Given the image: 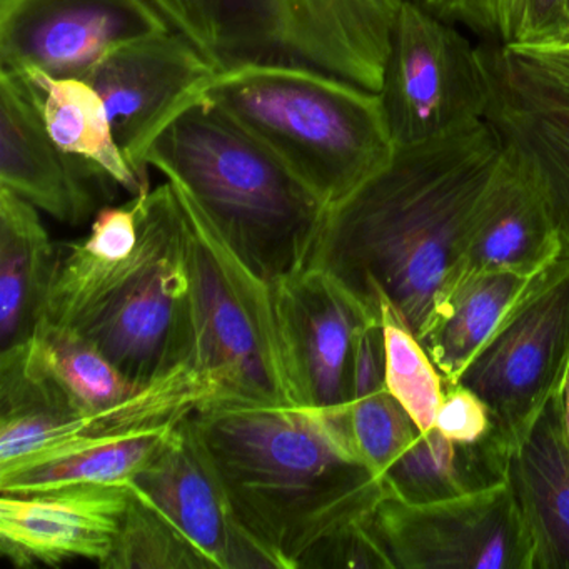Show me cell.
<instances>
[{
	"label": "cell",
	"mask_w": 569,
	"mask_h": 569,
	"mask_svg": "<svg viewBox=\"0 0 569 569\" xmlns=\"http://www.w3.org/2000/svg\"><path fill=\"white\" fill-rule=\"evenodd\" d=\"M144 162L191 199L266 281L308 268L328 206L204 94L159 132Z\"/></svg>",
	"instance_id": "cell-3"
},
{
	"label": "cell",
	"mask_w": 569,
	"mask_h": 569,
	"mask_svg": "<svg viewBox=\"0 0 569 569\" xmlns=\"http://www.w3.org/2000/svg\"><path fill=\"white\" fill-rule=\"evenodd\" d=\"M218 72L184 36L169 31L114 49L84 81L104 99L121 151L139 178L149 182V146L202 96Z\"/></svg>",
	"instance_id": "cell-13"
},
{
	"label": "cell",
	"mask_w": 569,
	"mask_h": 569,
	"mask_svg": "<svg viewBox=\"0 0 569 569\" xmlns=\"http://www.w3.org/2000/svg\"><path fill=\"white\" fill-rule=\"evenodd\" d=\"M21 74L38 91L46 128L66 152L98 166L131 196L151 189L126 159L116 139L104 99L88 81L52 78L39 71Z\"/></svg>",
	"instance_id": "cell-25"
},
{
	"label": "cell",
	"mask_w": 569,
	"mask_h": 569,
	"mask_svg": "<svg viewBox=\"0 0 569 569\" xmlns=\"http://www.w3.org/2000/svg\"><path fill=\"white\" fill-rule=\"evenodd\" d=\"M129 485H72L0 496V552L12 565L86 559L106 565L129 506Z\"/></svg>",
	"instance_id": "cell-16"
},
{
	"label": "cell",
	"mask_w": 569,
	"mask_h": 569,
	"mask_svg": "<svg viewBox=\"0 0 569 569\" xmlns=\"http://www.w3.org/2000/svg\"><path fill=\"white\" fill-rule=\"evenodd\" d=\"M274 291L296 402L326 411L348 408L359 338L381 319L312 266L276 282Z\"/></svg>",
	"instance_id": "cell-14"
},
{
	"label": "cell",
	"mask_w": 569,
	"mask_h": 569,
	"mask_svg": "<svg viewBox=\"0 0 569 569\" xmlns=\"http://www.w3.org/2000/svg\"><path fill=\"white\" fill-rule=\"evenodd\" d=\"M499 92L492 48L415 0L402 2L379 92L396 148L489 121Z\"/></svg>",
	"instance_id": "cell-8"
},
{
	"label": "cell",
	"mask_w": 569,
	"mask_h": 569,
	"mask_svg": "<svg viewBox=\"0 0 569 569\" xmlns=\"http://www.w3.org/2000/svg\"><path fill=\"white\" fill-rule=\"evenodd\" d=\"M204 98L281 159L328 208L396 156L379 92L315 69L239 66Z\"/></svg>",
	"instance_id": "cell-4"
},
{
	"label": "cell",
	"mask_w": 569,
	"mask_h": 569,
	"mask_svg": "<svg viewBox=\"0 0 569 569\" xmlns=\"http://www.w3.org/2000/svg\"><path fill=\"white\" fill-rule=\"evenodd\" d=\"M508 482L535 546L532 569H569V436L561 398L509 456Z\"/></svg>",
	"instance_id": "cell-20"
},
{
	"label": "cell",
	"mask_w": 569,
	"mask_h": 569,
	"mask_svg": "<svg viewBox=\"0 0 569 569\" xmlns=\"http://www.w3.org/2000/svg\"><path fill=\"white\" fill-rule=\"evenodd\" d=\"M346 412L356 449L378 476H382L421 431L386 386L381 321L369 325L359 338L351 401Z\"/></svg>",
	"instance_id": "cell-26"
},
{
	"label": "cell",
	"mask_w": 569,
	"mask_h": 569,
	"mask_svg": "<svg viewBox=\"0 0 569 569\" xmlns=\"http://www.w3.org/2000/svg\"><path fill=\"white\" fill-rule=\"evenodd\" d=\"M489 121L528 161L569 254V111L509 94L501 86Z\"/></svg>",
	"instance_id": "cell-27"
},
{
	"label": "cell",
	"mask_w": 569,
	"mask_h": 569,
	"mask_svg": "<svg viewBox=\"0 0 569 569\" xmlns=\"http://www.w3.org/2000/svg\"><path fill=\"white\" fill-rule=\"evenodd\" d=\"M381 326L386 386L419 429L428 431L435 428L445 398V376L391 306H381Z\"/></svg>",
	"instance_id": "cell-28"
},
{
	"label": "cell",
	"mask_w": 569,
	"mask_h": 569,
	"mask_svg": "<svg viewBox=\"0 0 569 569\" xmlns=\"http://www.w3.org/2000/svg\"><path fill=\"white\" fill-rule=\"evenodd\" d=\"M568 8H569V0H568Z\"/></svg>",
	"instance_id": "cell-36"
},
{
	"label": "cell",
	"mask_w": 569,
	"mask_h": 569,
	"mask_svg": "<svg viewBox=\"0 0 569 569\" xmlns=\"http://www.w3.org/2000/svg\"><path fill=\"white\" fill-rule=\"evenodd\" d=\"M178 426L179 422L122 438L66 446L0 469V492L19 495L72 485H129L168 448Z\"/></svg>",
	"instance_id": "cell-24"
},
{
	"label": "cell",
	"mask_w": 569,
	"mask_h": 569,
	"mask_svg": "<svg viewBox=\"0 0 569 569\" xmlns=\"http://www.w3.org/2000/svg\"><path fill=\"white\" fill-rule=\"evenodd\" d=\"M509 451L496 432L478 442L419 431L382 472L388 495L412 505L445 501L508 481Z\"/></svg>",
	"instance_id": "cell-21"
},
{
	"label": "cell",
	"mask_w": 569,
	"mask_h": 569,
	"mask_svg": "<svg viewBox=\"0 0 569 569\" xmlns=\"http://www.w3.org/2000/svg\"><path fill=\"white\" fill-rule=\"evenodd\" d=\"M568 42V0H528L525 34L518 44L558 46Z\"/></svg>",
	"instance_id": "cell-33"
},
{
	"label": "cell",
	"mask_w": 569,
	"mask_h": 569,
	"mask_svg": "<svg viewBox=\"0 0 569 569\" xmlns=\"http://www.w3.org/2000/svg\"><path fill=\"white\" fill-rule=\"evenodd\" d=\"M202 569L276 568L242 525L194 415L179 422L162 455L131 482Z\"/></svg>",
	"instance_id": "cell-12"
},
{
	"label": "cell",
	"mask_w": 569,
	"mask_h": 569,
	"mask_svg": "<svg viewBox=\"0 0 569 569\" xmlns=\"http://www.w3.org/2000/svg\"><path fill=\"white\" fill-rule=\"evenodd\" d=\"M435 428L459 441L478 442L495 432L491 412L479 396L466 386L446 382L445 398Z\"/></svg>",
	"instance_id": "cell-32"
},
{
	"label": "cell",
	"mask_w": 569,
	"mask_h": 569,
	"mask_svg": "<svg viewBox=\"0 0 569 569\" xmlns=\"http://www.w3.org/2000/svg\"><path fill=\"white\" fill-rule=\"evenodd\" d=\"M569 372V254L548 281L489 338L466 366L459 385L491 412L509 455L549 402L561 398Z\"/></svg>",
	"instance_id": "cell-9"
},
{
	"label": "cell",
	"mask_w": 569,
	"mask_h": 569,
	"mask_svg": "<svg viewBox=\"0 0 569 569\" xmlns=\"http://www.w3.org/2000/svg\"><path fill=\"white\" fill-rule=\"evenodd\" d=\"M556 264L531 274L486 271L462 279L445 315L421 342L446 382L459 381L479 349L548 281Z\"/></svg>",
	"instance_id": "cell-23"
},
{
	"label": "cell",
	"mask_w": 569,
	"mask_h": 569,
	"mask_svg": "<svg viewBox=\"0 0 569 569\" xmlns=\"http://www.w3.org/2000/svg\"><path fill=\"white\" fill-rule=\"evenodd\" d=\"M121 532L104 569H202L194 552L154 508L132 491Z\"/></svg>",
	"instance_id": "cell-29"
},
{
	"label": "cell",
	"mask_w": 569,
	"mask_h": 569,
	"mask_svg": "<svg viewBox=\"0 0 569 569\" xmlns=\"http://www.w3.org/2000/svg\"><path fill=\"white\" fill-rule=\"evenodd\" d=\"M562 256L565 244L528 161L505 141L472 226L465 278L486 271L531 274Z\"/></svg>",
	"instance_id": "cell-19"
},
{
	"label": "cell",
	"mask_w": 569,
	"mask_h": 569,
	"mask_svg": "<svg viewBox=\"0 0 569 569\" xmlns=\"http://www.w3.org/2000/svg\"><path fill=\"white\" fill-rule=\"evenodd\" d=\"M169 31L149 0H0V69L84 79L114 49Z\"/></svg>",
	"instance_id": "cell-11"
},
{
	"label": "cell",
	"mask_w": 569,
	"mask_h": 569,
	"mask_svg": "<svg viewBox=\"0 0 569 569\" xmlns=\"http://www.w3.org/2000/svg\"><path fill=\"white\" fill-rule=\"evenodd\" d=\"M58 248L39 209L0 188V351L22 345L34 331Z\"/></svg>",
	"instance_id": "cell-22"
},
{
	"label": "cell",
	"mask_w": 569,
	"mask_h": 569,
	"mask_svg": "<svg viewBox=\"0 0 569 569\" xmlns=\"http://www.w3.org/2000/svg\"><path fill=\"white\" fill-rule=\"evenodd\" d=\"M191 244L174 186L166 181L146 192L134 254L76 329L138 385L192 365Z\"/></svg>",
	"instance_id": "cell-6"
},
{
	"label": "cell",
	"mask_w": 569,
	"mask_h": 569,
	"mask_svg": "<svg viewBox=\"0 0 569 569\" xmlns=\"http://www.w3.org/2000/svg\"><path fill=\"white\" fill-rule=\"evenodd\" d=\"M562 46H566V48H569V42H568V44H562Z\"/></svg>",
	"instance_id": "cell-35"
},
{
	"label": "cell",
	"mask_w": 569,
	"mask_h": 569,
	"mask_svg": "<svg viewBox=\"0 0 569 569\" xmlns=\"http://www.w3.org/2000/svg\"><path fill=\"white\" fill-rule=\"evenodd\" d=\"M491 48L518 44L525 34L528 0H415Z\"/></svg>",
	"instance_id": "cell-31"
},
{
	"label": "cell",
	"mask_w": 569,
	"mask_h": 569,
	"mask_svg": "<svg viewBox=\"0 0 569 569\" xmlns=\"http://www.w3.org/2000/svg\"><path fill=\"white\" fill-rule=\"evenodd\" d=\"M144 386L84 335L46 318L22 345L0 351V396L38 402L64 418L118 405Z\"/></svg>",
	"instance_id": "cell-18"
},
{
	"label": "cell",
	"mask_w": 569,
	"mask_h": 569,
	"mask_svg": "<svg viewBox=\"0 0 569 569\" xmlns=\"http://www.w3.org/2000/svg\"><path fill=\"white\" fill-rule=\"evenodd\" d=\"M218 71L315 69L381 92L405 0H149Z\"/></svg>",
	"instance_id": "cell-5"
},
{
	"label": "cell",
	"mask_w": 569,
	"mask_h": 569,
	"mask_svg": "<svg viewBox=\"0 0 569 569\" xmlns=\"http://www.w3.org/2000/svg\"><path fill=\"white\" fill-rule=\"evenodd\" d=\"M114 186L98 166L69 154L52 139L32 82L0 69V188L59 222L82 226L104 208Z\"/></svg>",
	"instance_id": "cell-15"
},
{
	"label": "cell",
	"mask_w": 569,
	"mask_h": 569,
	"mask_svg": "<svg viewBox=\"0 0 569 569\" xmlns=\"http://www.w3.org/2000/svg\"><path fill=\"white\" fill-rule=\"evenodd\" d=\"M194 421L239 519L276 568H305L388 496L356 449L346 409L214 401Z\"/></svg>",
	"instance_id": "cell-2"
},
{
	"label": "cell",
	"mask_w": 569,
	"mask_h": 569,
	"mask_svg": "<svg viewBox=\"0 0 569 569\" xmlns=\"http://www.w3.org/2000/svg\"><path fill=\"white\" fill-rule=\"evenodd\" d=\"M502 89L569 111V48L511 44L492 48Z\"/></svg>",
	"instance_id": "cell-30"
},
{
	"label": "cell",
	"mask_w": 569,
	"mask_h": 569,
	"mask_svg": "<svg viewBox=\"0 0 569 569\" xmlns=\"http://www.w3.org/2000/svg\"><path fill=\"white\" fill-rule=\"evenodd\" d=\"M505 141L491 121L399 148L329 208L308 266L381 319L388 305L425 341L466 276L472 226Z\"/></svg>",
	"instance_id": "cell-1"
},
{
	"label": "cell",
	"mask_w": 569,
	"mask_h": 569,
	"mask_svg": "<svg viewBox=\"0 0 569 569\" xmlns=\"http://www.w3.org/2000/svg\"><path fill=\"white\" fill-rule=\"evenodd\" d=\"M371 528L392 569H532L535 546L508 481L445 501L386 496Z\"/></svg>",
	"instance_id": "cell-10"
},
{
	"label": "cell",
	"mask_w": 569,
	"mask_h": 569,
	"mask_svg": "<svg viewBox=\"0 0 569 569\" xmlns=\"http://www.w3.org/2000/svg\"><path fill=\"white\" fill-rule=\"evenodd\" d=\"M224 398V389L211 372L188 362L149 382L124 401L89 415L59 418L41 409L11 412L4 422V441L11 455L21 459L16 462L19 465L66 446L178 425Z\"/></svg>",
	"instance_id": "cell-17"
},
{
	"label": "cell",
	"mask_w": 569,
	"mask_h": 569,
	"mask_svg": "<svg viewBox=\"0 0 569 569\" xmlns=\"http://www.w3.org/2000/svg\"><path fill=\"white\" fill-rule=\"evenodd\" d=\"M174 189L192 231V365L218 379L226 396L221 401L298 405L286 366L274 284Z\"/></svg>",
	"instance_id": "cell-7"
},
{
	"label": "cell",
	"mask_w": 569,
	"mask_h": 569,
	"mask_svg": "<svg viewBox=\"0 0 569 569\" xmlns=\"http://www.w3.org/2000/svg\"><path fill=\"white\" fill-rule=\"evenodd\" d=\"M561 402L562 418H565L566 431H568L569 436V372L568 376H566L565 388H562Z\"/></svg>",
	"instance_id": "cell-34"
}]
</instances>
